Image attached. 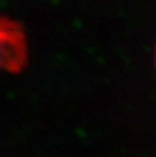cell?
I'll list each match as a JSON object with an SVG mask.
<instances>
[{
	"mask_svg": "<svg viewBox=\"0 0 156 157\" xmlns=\"http://www.w3.org/2000/svg\"><path fill=\"white\" fill-rule=\"evenodd\" d=\"M28 61L25 32L17 21L0 15V72L19 73Z\"/></svg>",
	"mask_w": 156,
	"mask_h": 157,
	"instance_id": "1",
	"label": "cell"
},
{
	"mask_svg": "<svg viewBox=\"0 0 156 157\" xmlns=\"http://www.w3.org/2000/svg\"><path fill=\"white\" fill-rule=\"evenodd\" d=\"M155 68H156V48H155Z\"/></svg>",
	"mask_w": 156,
	"mask_h": 157,
	"instance_id": "2",
	"label": "cell"
}]
</instances>
